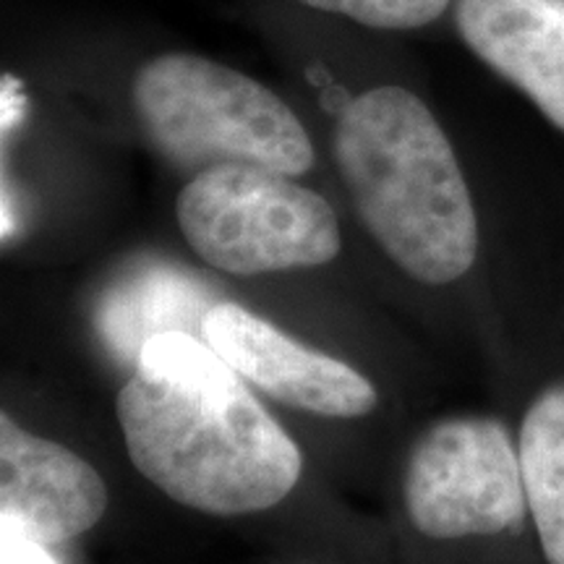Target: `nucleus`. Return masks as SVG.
<instances>
[{"label":"nucleus","instance_id":"obj_8","mask_svg":"<svg viewBox=\"0 0 564 564\" xmlns=\"http://www.w3.org/2000/svg\"><path fill=\"white\" fill-rule=\"evenodd\" d=\"M465 45L564 131V0H457Z\"/></svg>","mask_w":564,"mask_h":564},{"label":"nucleus","instance_id":"obj_10","mask_svg":"<svg viewBox=\"0 0 564 564\" xmlns=\"http://www.w3.org/2000/svg\"><path fill=\"white\" fill-rule=\"evenodd\" d=\"M314 11L337 13L373 30H419L432 24L453 0H299Z\"/></svg>","mask_w":564,"mask_h":564},{"label":"nucleus","instance_id":"obj_2","mask_svg":"<svg viewBox=\"0 0 564 564\" xmlns=\"http://www.w3.org/2000/svg\"><path fill=\"white\" fill-rule=\"evenodd\" d=\"M335 160L366 230L400 270L444 285L474 267L470 188L419 95L384 84L350 100L335 129Z\"/></svg>","mask_w":564,"mask_h":564},{"label":"nucleus","instance_id":"obj_5","mask_svg":"<svg viewBox=\"0 0 564 564\" xmlns=\"http://www.w3.org/2000/svg\"><path fill=\"white\" fill-rule=\"evenodd\" d=\"M403 491L408 518L429 539L518 533L525 523L520 449L489 415H457L426 429L408 457Z\"/></svg>","mask_w":564,"mask_h":564},{"label":"nucleus","instance_id":"obj_4","mask_svg":"<svg viewBox=\"0 0 564 564\" xmlns=\"http://www.w3.org/2000/svg\"><path fill=\"white\" fill-rule=\"evenodd\" d=\"M175 217L202 262L238 278L322 267L343 246L333 204L264 167L196 173L178 194Z\"/></svg>","mask_w":564,"mask_h":564},{"label":"nucleus","instance_id":"obj_9","mask_svg":"<svg viewBox=\"0 0 564 564\" xmlns=\"http://www.w3.org/2000/svg\"><path fill=\"white\" fill-rule=\"evenodd\" d=\"M518 449L541 549L549 564H564V382L528 408Z\"/></svg>","mask_w":564,"mask_h":564},{"label":"nucleus","instance_id":"obj_1","mask_svg":"<svg viewBox=\"0 0 564 564\" xmlns=\"http://www.w3.org/2000/svg\"><path fill=\"white\" fill-rule=\"evenodd\" d=\"M116 413L133 468L192 510H270L301 478L303 457L285 429L241 373L186 329L141 345Z\"/></svg>","mask_w":564,"mask_h":564},{"label":"nucleus","instance_id":"obj_6","mask_svg":"<svg viewBox=\"0 0 564 564\" xmlns=\"http://www.w3.org/2000/svg\"><path fill=\"white\" fill-rule=\"evenodd\" d=\"M199 335L246 382H253L282 405L327 419H361L379 403L364 373L293 340L238 303H212Z\"/></svg>","mask_w":564,"mask_h":564},{"label":"nucleus","instance_id":"obj_3","mask_svg":"<svg viewBox=\"0 0 564 564\" xmlns=\"http://www.w3.org/2000/svg\"><path fill=\"white\" fill-rule=\"evenodd\" d=\"M133 116L167 162L186 173L220 165L303 175L314 144L299 116L241 70L196 53H162L137 70Z\"/></svg>","mask_w":564,"mask_h":564},{"label":"nucleus","instance_id":"obj_7","mask_svg":"<svg viewBox=\"0 0 564 564\" xmlns=\"http://www.w3.org/2000/svg\"><path fill=\"white\" fill-rule=\"evenodd\" d=\"M108 510V486L58 442L0 415V528L58 546L87 533Z\"/></svg>","mask_w":564,"mask_h":564},{"label":"nucleus","instance_id":"obj_11","mask_svg":"<svg viewBox=\"0 0 564 564\" xmlns=\"http://www.w3.org/2000/svg\"><path fill=\"white\" fill-rule=\"evenodd\" d=\"M0 564H58L45 544L0 528Z\"/></svg>","mask_w":564,"mask_h":564}]
</instances>
